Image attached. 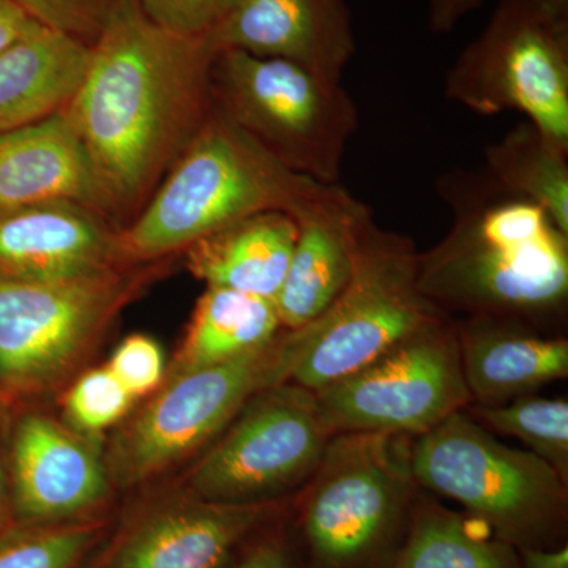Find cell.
<instances>
[{
    "mask_svg": "<svg viewBox=\"0 0 568 568\" xmlns=\"http://www.w3.org/2000/svg\"><path fill=\"white\" fill-rule=\"evenodd\" d=\"M216 52L123 0L91 48L65 108L91 162L104 215L141 211L213 110Z\"/></svg>",
    "mask_w": 568,
    "mask_h": 568,
    "instance_id": "obj_1",
    "label": "cell"
},
{
    "mask_svg": "<svg viewBox=\"0 0 568 568\" xmlns=\"http://www.w3.org/2000/svg\"><path fill=\"white\" fill-rule=\"evenodd\" d=\"M454 213L443 241L418 252V287L448 316H499L556 332L568 308V234L540 205L484 170L440 175Z\"/></svg>",
    "mask_w": 568,
    "mask_h": 568,
    "instance_id": "obj_2",
    "label": "cell"
},
{
    "mask_svg": "<svg viewBox=\"0 0 568 568\" xmlns=\"http://www.w3.org/2000/svg\"><path fill=\"white\" fill-rule=\"evenodd\" d=\"M335 185L294 173L213 104L151 200L119 230V248L129 264L170 260L257 213L301 219Z\"/></svg>",
    "mask_w": 568,
    "mask_h": 568,
    "instance_id": "obj_3",
    "label": "cell"
},
{
    "mask_svg": "<svg viewBox=\"0 0 568 568\" xmlns=\"http://www.w3.org/2000/svg\"><path fill=\"white\" fill-rule=\"evenodd\" d=\"M414 437L338 433L283 526L293 568H395L420 487L413 473Z\"/></svg>",
    "mask_w": 568,
    "mask_h": 568,
    "instance_id": "obj_4",
    "label": "cell"
},
{
    "mask_svg": "<svg viewBox=\"0 0 568 568\" xmlns=\"http://www.w3.org/2000/svg\"><path fill=\"white\" fill-rule=\"evenodd\" d=\"M170 260L58 283L0 280V410L43 406L89 368L123 308Z\"/></svg>",
    "mask_w": 568,
    "mask_h": 568,
    "instance_id": "obj_5",
    "label": "cell"
},
{
    "mask_svg": "<svg viewBox=\"0 0 568 568\" xmlns=\"http://www.w3.org/2000/svg\"><path fill=\"white\" fill-rule=\"evenodd\" d=\"M297 357V331L283 328L267 345L234 361L164 377L104 439L115 493L151 487L190 465L254 394L290 381Z\"/></svg>",
    "mask_w": 568,
    "mask_h": 568,
    "instance_id": "obj_6",
    "label": "cell"
},
{
    "mask_svg": "<svg viewBox=\"0 0 568 568\" xmlns=\"http://www.w3.org/2000/svg\"><path fill=\"white\" fill-rule=\"evenodd\" d=\"M418 487L455 500L517 549L568 545V481L532 452L499 443L465 410L414 437Z\"/></svg>",
    "mask_w": 568,
    "mask_h": 568,
    "instance_id": "obj_7",
    "label": "cell"
},
{
    "mask_svg": "<svg viewBox=\"0 0 568 568\" xmlns=\"http://www.w3.org/2000/svg\"><path fill=\"white\" fill-rule=\"evenodd\" d=\"M417 260L409 235L383 230L369 215L349 283L323 315L294 328L301 346L291 383L323 390L426 325L448 317L422 294Z\"/></svg>",
    "mask_w": 568,
    "mask_h": 568,
    "instance_id": "obj_8",
    "label": "cell"
},
{
    "mask_svg": "<svg viewBox=\"0 0 568 568\" xmlns=\"http://www.w3.org/2000/svg\"><path fill=\"white\" fill-rule=\"evenodd\" d=\"M213 104L294 173L334 185L361 114L342 82L297 63L216 52Z\"/></svg>",
    "mask_w": 568,
    "mask_h": 568,
    "instance_id": "obj_9",
    "label": "cell"
},
{
    "mask_svg": "<svg viewBox=\"0 0 568 568\" xmlns=\"http://www.w3.org/2000/svg\"><path fill=\"white\" fill-rule=\"evenodd\" d=\"M444 88L476 114L521 112L568 151V0H499Z\"/></svg>",
    "mask_w": 568,
    "mask_h": 568,
    "instance_id": "obj_10",
    "label": "cell"
},
{
    "mask_svg": "<svg viewBox=\"0 0 568 568\" xmlns=\"http://www.w3.org/2000/svg\"><path fill=\"white\" fill-rule=\"evenodd\" d=\"M332 436L315 392L284 381L254 394L174 481L212 503H282L315 474Z\"/></svg>",
    "mask_w": 568,
    "mask_h": 568,
    "instance_id": "obj_11",
    "label": "cell"
},
{
    "mask_svg": "<svg viewBox=\"0 0 568 568\" xmlns=\"http://www.w3.org/2000/svg\"><path fill=\"white\" fill-rule=\"evenodd\" d=\"M315 394L332 435H424L470 405L454 316L426 325Z\"/></svg>",
    "mask_w": 568,
    "mask_h": 568,
    "instance_id": "obj_12",
    "label": "cell"
},
{
    "mask_svg": "<svg viewBox=\"0 0 568 568\" xmlns=\"http://www.w3.org/2000/svg\"><path fill=\"white\" fill-rule=\"evenodd\" d=\"M132 496L78 568H227L246 541L282 517L290 500L212 503L174 480Z\"/></svg>",
    "mask_w": 568,
    "mask_h": 568,
    "instance_id": "obj_13",
    "label": "cell"
},
{
    "mask_svg": "<svg viewBox=\"0 0 568 568\" xmlns=\"http://www.w3.org/2000/svg\"><path fill=\"white\" fill-rule=\"evenodd\" d=\"M6 439L14 525L55 526L108 518L118 511L104 439L74 432L44 406L11 410Z\"/></svg>",
    "mask_w": 568,
    "mask_h": 568,
    "instance_id": "obj_14",
    "label": "cell"
},
{
    "mask_svg": "<svg viewBox=\"0 0 568 568\" xmlns=\"http://www.w3.org/2000/svg\"><path fill=\"white\" fill-rule=\"evenodd\" d=\"M205 39L215 52L284 59L335 82L357 51L346 0H239Z\"/></svg>",
    "mask_w": 568,
    "mask_h": 568,
    "instance_id": "obj_15",
    "label": "cell"
},
{
    "mask_svg": "<svg viewBox=\"0 0 568 568\" xmlns=\"http://www.w3.org/2000/svg\"><path fill=\"white\" fill-rule=\"evenodd\" d=\"M119 230L102 213L71 203L0 213V280L58 283L106 274L125 263Z\"/></svg>",
    "mask_w": 568,
    "mask_h": 568,
    "instance_id": "obj_16",
    "label": "cell"
},
{
    "mask_svg": "<svg viewBox=\"0 0 568 568\" xmlns=\"http://www.w3.org/2000/svg\"><path fill=\"white\" fill-rule=\"evenodd\" d=\"M455 332L470 405H506L568 376L562 334L499 316L455 320Z\"/></svg>",
    "mask_w": 568,
    "mask_h": 568,
    "instance_id": "obj_17",
    "label": "cell"
},
{
    "mask_svg": "<svg viewBox=\"0 0 568 568\" xmlns=\"http://www.w3.org/2000/svg\"><path fill=\"white\" fill-rule=\"evenodd\" d=\"M369 215L368 205L336 183L325 200L295 220L297 241L275 297L283 328L313 323L343 293L354 274L358 237Z\"/></svg>",
    "mask_w": 568,
    "mask_h": 568,
    "instance_id": "obj_18",
    "label": "cell"
},
{
    "mask_svg": "<svg viewBox=\"0 0 568 568\" xmlns=\"http://www.w3.org/2000/svg\"><path fill=\"white\" fill-rule=\"evenodd\" d=\"M51 203L104 215L91 162L65 110L0 133V213Z\"/></svg>",
    "mask_w": 568,
    "mask_h": 568,
    "instance_id": "obj_19",
    "label": "cell"
},
{
    "mask_svg": "<svg viewBox=\"0 0 568 568\" xmlns=\"http://www.w3.org/2000/svg\"><path fill=\"white\" fill-rule=\"evenodd\" d=\"M91 61V48L33 22L0 51V133L69 106Z\"/></svg>",
    "mask_w": 568,
    "mask_h": 568,
    "instance_id": "obj_20",
    "label": "cell"
},
{
    "mask_svg": "<svg viewBox=\"0 0 568 568\" xmlns=\"http://www.w3.org/2000/svg\"><path fill=\"white\" fill-rule=\"evenodd\" d=\"M297 233V222L290 213H257L194 242L183 252L185 264L207 286L275 301Z\"/></svg>",
    "mask_w": 568,
    "mask_h": 568,
    "instance_id": "obj_21",
    "label": "cell"
},
{
    "mask_svg": "<svg viewBox=\"0 0 568 568\" xmlns=\"http://www.w3.org/2000/svg\"><path fill=\"white\" fill-rule=\"evenodd\" d=\"M282 331L275 301L207 286L168 365L166 377L234 361L267 345Z\"/></svg>",
    "mask_w": 568,
    "mask_h": 568,
    "instance_id": "obj_22",
    "label": "cell"
},
{
    "mask_svg": "<svg viewBox=\"0 0 568 568\" xmlns=\"http://www.w3.org/2000/svg\"><path fill=\"white\" fill-rule=\"evenodd\" d=\"M395 568H521L518 549L420 488Z\"/></svg>",
    "mask_w": 568,
    "mask_h": 568,
    "instance_id": "obj_23",
    "label": "cell"
},
{
    "mask_svg": "<svg viewBox=\"0 0 568 568\" xmlns=\"http://www.w3.org/2000/svg\"><path fill=\"white\" fill-rule=\"evenodd\" d=\"M484 171L507 192L540 205L568 234V151L534 123H518L484 151Z\"/></svg>",
    "mask_w": 568,
    "mask_h": 568,
    "instance_id": "obj_24",
    "label": "cell"
},
{
    "mask_svg": "<svg viewBox=\"0 0 568 568\" xmlns=\"http://www.w3.org/2000/svg\"><path fill=\"white\" fill-rule=\"evenodd\" d=\"M467 416L493 435L517 437L568 481V402L521 396L499 406H466Z\"/></svg>",
    "mask_w": 568,
    "mask_h": 568,
    "instance_id": "obj_25",
    "label": "cell"
},
{
    "mask_svg": "<svg viewBox=\"0 0 568 568\" xmlns=\"http://www.w3.org/2000/svg\"><path fill=\"white\" fill-rule=\"evenodd\" d=\"M114 517L55 526L13 525L0 534V568H78L106 536Z\"/></svg>",
    "mask_w": 568,
    "mask_h": 568,
    "instance_id": "obj_26",
    "label": "cell"
},
{
    "mask_svg": "<svg viewBox=\"0 0 568 568\" xmlns=\"http://www.w3.org/2000/svg\"><path fill=\"white\" fill-rule=\"evenodd\" d=\"M61 420L74 432L106 439L132 413L136 399L129 394L106 365L88 368L58 398Z\"/></svg>",
    "mask_w": 568,
    "mask_h": 568,
    "instance_id": "obj_27",
    "label": "cell"
},
{
    "mask_svg": "<svg viewBox=\"0 0 568 568\" xmlns=\"http://www.w3.org/2000/svg\"><path fill=\"white\" fill-rule=\"evenodd\" d=\"M33 22L92 48L123 0H13Z\"/></svg>",
    "mask_w": 568,
    "mask_h": 568,
    "instance_id": "obj_28",
    "label": "cell"
},
{
    "mask_svg": "<svg viewBox=\"0 0 568 568\" xmlns=\"http://www.w3.org/2000/svg\"><path fill=\"white\" fill-rule=\"evenodd\" d=\"M106 366L134 399L148 398L159 390L168 369L162 346L144 334L122 339Z\"/></svg>",
    "mask_w": 568,
    "mask_h": 568,
    "instance_id": "obj_29",
    "label": "cell"
},
{
    "mask_svg": "<svg viewBox=\"0 0 568 568\" xmlns=\"http://www.w3.org/2000/svg\"><path fill=\"white\" fill-rule=\"evenodd\" d=\"M145 17L186 37H205L239 0H136Z\"/></svg>",
    "mask_w": 568,
    "mask_h": 568,
    "instance_id": "obj_30",
    "label": "cell"
},
{
    "mask_svg": "<svg viewBox=\"0 0 568 568\" xmlns=\"http://www.w3.org/2000/svg\"><path fill=\"white\" fill-rule=\"evenodd\" d=\"M284 511L282 517L276 518L274 523L260 530L252 540L246 541L227 568H293L286 534H284Z\"/></svg>",
    "mask_w": 568,
    "mask_h": 568,
    "instance_id": "obj_31",
    "label": "cell"
},
{
    "mask_svg": "<svg viewBox=\"0 0 568 568\" xmlns=\"http://www.w3.org/2000/svg\"><path fill=\"white\" fill-rule=\"evenodd\" d=\"M484 0H432L429 29L435 33H450L467 14L480 9Z\"/></svg>",
    "mask_w": 568,
    "mask_h": 568,
    "instance_id": "obj_32",
    "label": "cell"
},
{
    "mask_svg": "<svg viewBox=\"0 0 568 568\" xmlns=\"http://www.w3.org/2000/svg\"><path fill=\"white\" fill-rule=\"evenodd\" d=\"M32 24L31 18L13 0H0V51L20 39Z\"/></svg>",
    "mask_w": 568,
    "mask_h": 568,
    "instance_id": "obj_33",
    "label": "cell"
},
{
    "mask_svg": "<svg viewBox=\"0 0 568 568\" xmlns=\"http://www.w3.org/2000/svg\"><path fill=\"white\" fill-rule=\"evenodd\" d=\"M521 568H568V545L556 549H518Z\"/></svg>",
    "mask_w": 568,
    "mask_h": 568,
    "instance_id": "obj_34",
    "label": "cell"
},
{
    "mask_svg": "<svg viewBox=\"0 0 568 568\" xmlns=\"http://www.w3.org/2000/svg\"><path fill=\"white\" fill-rule=\"evenodd\" d=\"M2 414V410H0ZM6 439H3L2 425H0V534L6 532L14 525L11 514L9 476H7Z\"/></svg>",
    "mask_w": 568,
    "mask_h": 568,
    "instance_id": "obj_35",
    "label": "cell"
}]
</instances>
